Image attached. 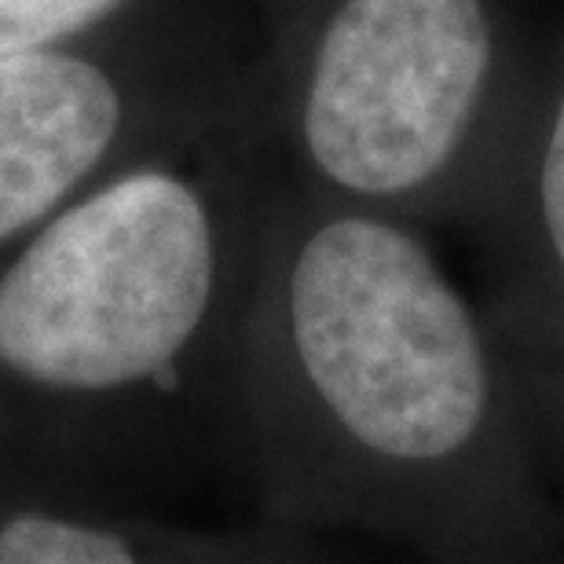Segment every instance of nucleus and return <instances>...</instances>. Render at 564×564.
Instances as JSON below:
<instances>
[{"mask_svg": "<svg viewBox=\"0 0 564 564\" xmlns=\"http://www.w3.org/2000/svg\"><path fill=\"white\" fill-rule=\"evenodd\" d=\"M517 386H521L528 414H532V425H535L539 447H543L550 480H554V488L564 502V389L550 386V381L521 378V375H517Z\"/></svg>", "mask_w": 564, "mask_h": 564, "instance_id": "6e6552de", "label": "nucleus"}, {"mask_svg": "<svg viewBox=\"0 0 564 564\" xmlns=\"http://www.w3.org/2000/svg\"><path fill=\"white\" fill-rule=\"evenodd\" d=\"M228 297L206 198L169 173H132L55 217L0 272V389L55 422L176 408Z\"/></svg>", "mask_w": 564, "mask_h": 564, "instance_id": "f03ea898", "label": "nucleus"}, {"mask_svg": "<svg viewBox=\"0 0 564 564\" xmlns=\"http://www.w3.org/2000/svg\"><path fill=\"white\" fill-rule=\"evenodd\" d=\"M250 517L403 564H564V502L513 364L419 224L290 235L246 319Z\"/></svg>", "mask_w": 564, "mask_h": 564, "instance_id": "f257e3e1", "label": "nucleus"}, {"mask_svg": "<svg viewBox=\"0 0 564 564\" xmlns=\"http://www.w3.org/2000/svg\"><path fill=\"white\" fill-rule=\"evenodd\" d=\"M0 564H345L334 543L250 517L187 524L154 510L0 488Z\"/></svg>", "mask_w": 564, "mask_h": 564, "instance_id": "39448f33", "label": "nucleus"}, {"mask_svg": "<svg viewBox=\"0 0 564 564\" xmlns=\"http://www.w3.org/2000/svg\"><path fill=\"white\" fill-rule=\"evenodd\" d=\"M118 118V93L96 66L48 52L0 59V246L99 162Z\"/></svg>", "mask_w": 564, "mask_h": 564, "instance_id": "423d86ee", "label": "nucleus"}, {"mask_svg": "<svg viewBox=\"0 0 564 564\" xmlns=\"http://www.w3.org/2000/svg\"><path fill=\"white\" fill-rule=\"evenodd\" d=\"M532 82L506 0H337L304 74L301 143L348 206L473 224Z\"/></svg>", "mask_w": 564, "mask_h": 564, "instance_id": "7ed1b4c3", "label": "nucleus"}, {"mask_svg": "<svg viewBox=\"0 0 564 564\" xmlns=\"http://www.w3.org/2000/svg\"><path fill=\"white\" fill-rule=\"evenodd\" d=\"M473 228L488 246L484 312L513 370L564 389V44L535 63L524 118Z\"/></svg>", "mask_w": 564, "mask_h": 564, "instance_id": "20e7f679", "label": "nucleus"}, {"mask_svg": "<svg viewBox=\"0 0 564 564\" xmlns=\"http://www.w3.org/2000/svg\"><path fill=\"white\" fill-rule=\"evenodd\" d=\"M121 0H0V59L41 52L44 44L93 26Z\"/></svg>", "mask_w": 564, "mask_h": 564, "instance_id": "0eeeda50", "label": "nucleus"}]
</instances>
